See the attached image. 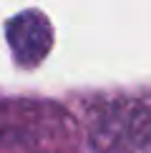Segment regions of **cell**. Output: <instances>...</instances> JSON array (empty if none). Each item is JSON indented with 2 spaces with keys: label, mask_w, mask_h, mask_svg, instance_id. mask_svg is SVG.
I'll use <instances>...</instances> for the list:
<instances>
[{
  "label": "cell",
  "mask_w": 151,
  "mask_h": 153,
  "mask_svg": "<svg viewBox=\"0 0 151 153\" xmlns=\"http://www.w3.org/2000/svg\"><path fill=\"white\" fill-rule=\"evenodd\" d=\"M8 45L18 65L35 68L46 60L53 48V28L50 20L38 10H25L8 20Z\"/></svg>",
  "instance_id": "1"
}]
</instances>
